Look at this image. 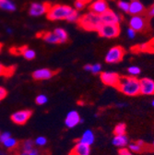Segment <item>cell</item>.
Masks as SVG:
<instances>
[{
    "label": "cell",
    "instance_id": "1",
    "mask_svg": "<svg viewBox=\"0 0 154 155\" xmlns=\"http://www.w3.org/2000/svg\"><path fill=\"white\" fill-rule=\"evenodd\" d=\"M119 91L126 96H137L140 94L139 80L136 77H121L118 86L116 88Z\"/></svg>",
    "mask_w": 154,
    "mask_h": 155
},
{
    "label": "cell",
    "instance_id": "2",
    "mask_svg": "<svg viewBox=\"0 0 154 155\" xmlns=\"http://www.w3.org/2000/svg\"><path fill=\"white\" fill-rule=\"evenodd\" d=\"M77 23L83 30L90 31H97L99 27L103 24L101 21V16L93 12H89L80 16Z\"/></svg>",
    "mask_w": 154,
    "mask_h": 155
},
{
    "label": "cell",
    "instance_id": "3",
    "mask_svg": "<svg viewBox=\"0 0 154 155\" xmlns=\"http://www.w3.org/2000/svg\"><path fill=\"white\" fill-rule=\"evenodd\" d=\"M75 9L69 6L66 5H54L51 6L48 12L46 13V17L50 21H62V19H67V18L72 14Z\"/></svg>",
    "mask_w": 154,
    "mask_h": 155
},
{
    "label": "cell",
    "instance_id": "4",
    "mask_svg": "<svg viewBox=\"0 0 154 155\" xmlns=\"http://www.w3.org/2000/svg\"><path fill=\"white\" fill-rule=\"evenodd\" d=\"M126 51L122 46L112 47L105 55V62L109 64H116L123 60Z\"/></svg>",
    "mask_w": 154,
    "mask_h": 155
},
{
    "label": "cell",
    "instance_id": "5",
    "mask_svg": "<svg viewBox=\"0 0 154 155\" xmlns=\"http://www.w3.org/2000/svg\"><path fill=\"white\" fill-rule=\"evenodd\" d=\"M129 28L136 32H143L149 31V21L143 16H132L129 21Z\"/></svg>",
    "mask_w": 154,
    "mask_h": 155
},
{
    "label": "cell",
    "instance_id": "6",
    "mask_svg": "<svg viewBox=\"0 0 154 155\" xmlns=\"http://www.w3.org/2000/svg\"><path fill=\"white\" fill-rule=\"evenodd\" d=\"M97 32L104 38H115L120 34L119 24H102Z\"/></svg>",
    "mask_w": 154,
    "mask_h": 155
},
{
    "label": "cell",
    "instance_id": "7",
    "mask_svg": "<svg viewBox=\"0 0 154 155\" xmlns=\"http://www.w3.org/2000/svg\"><path fill=\"white\" fill-rule=\"evenodd\" d=\"M101 81L104 85L117 88L120 81V76L115 72H103L101 73Z\"/></svg>",
    "mask_w": 154,
    "mask_h": 155
},
{
    "label": "cell",
    "instance_id": "8",
    "mask_svg": "<svg viewBox=\"0 0 154 155\" xmlns=\"http://www.w3.org/2000/svg\"><path fill=\"white\" fill-rule=\"evenodd\" d=\"M31 114H32L31 110H20L12 114L10 118L13 123L22 126V125H25L29 121Z\"/></svg>",
    "mask_w": 154,
    "mask_h": 155
},
{
    "label": "cell",
    "instance_id": "9",
    "mask_svg": "<svg viewBox=\"0 0 154 155\" xmlns=\"http://www.w3.org/2000/svg\"><path fill=\"white\" fill-rule=\"evenodd\" d=\"M51 8V4L48 2L44 3H32L31 5L29 13L32 17H38V16H42L44 14H46Z\"/></svg>",
    "mask_w": 154,
    "mask_h": 155
},
{
    "label": "cell",
    "instance_id": "10",
    "mask_svg": "<svg viewBox=\"0 0 154 155\" xmlns=\"http://www.w3.org/2000/svg\"><path fill=\"white\" fill-rule=\"evenodd\" d=\"M58 70H52L49 68H40L32 73V79L35 81H46L56 75Z\"/></svg>",
    "mask_w": 154,
    "mask_h": 155
},
{
    "label": "cell",
    "instance_id": "11",
    "mask_svg": "<svg viewBox=\"0 0 154 155\" xmlns=\"http://www.w3.org/2000/svg\"><path fill=\"white\" fill-rule=\"evenodd\" d=\"M101 21L103 24H119L121 21V17L113 10L108 9L101 15Z\"/></svg>",
    "mask_w": 154,
    "mask_h": 155
},
{
    "label": "cell",
    "instance_id": "12",
    "mask_svg": "<svg viewBox=\"0 0 154 155\" xmlns=\"http://www.w3.org/2000/svg\"><path fill=\"white\" fill-rule=\"evenodd\" d=\"M140 94L142 95H154V81L149 78H143L139 80Z\"/></svg>",
    "mask_w": 154,
    "mask_h": 155
},
{
    "label": "cell",
    "instance_id": "13",
    "mask_svg": "<svg viewBox=\"0 0 154 155\" xmlns=\"http://www.w3.org/2000/svg\"><path fill=\"white\" fill-rule=\"evenodd\" d=\"M80 120H81V118H80V114L75 110H71L67 113V114L66 116L65 125L68 128H73L80 123Z\"/></svg>",
    "mask_w": 154,
    "mask_h": 155
},
{
    "label": "cell",
    "instance_id": "14",
    "mask_svg": "<svg viewBox=\"0 0 154 155\" xmlns=\"http://www.w3.org/2000/svg\"><path fill=\"white\" fill-rule=\"evenodd\" d=\"M90 12H93L97 15H102L104 12H106L109 8L106 0H95V1L90 5Z\"/></svg>",
    "mask_w": 154,
    "mask_h": 155
},
{
    "label": "cell",
    "instance_id": "15",
    "mask_svg": "<svg viewBox=\"0 0 154 155\" xmlns=\"http://www.w3.org/2000/svg\"><path fill=\"white\" fill-rule=\"evenodd\" d=\"M68 155H90V146L77 141L76 145L70 150Z\"/></svg>",
    "mask_w": 154,
    "mask_h": 155
},
{
    "label": "cell",
    "instance_id": "16",
    "mask_svg": "<svg viewBox=\"0 0 154 155\" xmlns=\"http://www.w3.org/2000/svg\"><path fill=\"white\" fill-rule=\"evenodd\" d=\"M128 13L132 16H140L146 13V8L139 1H134L129 3V10Z\"/></svg>",
    "mask_w": 154,
    "mask_h": 155
},
{
    "label": "cell",
    "instance_id": "17",
    "mask_svg": "<svg viewBox=\"0 0 154 155\" xmlns=\"http://www.w3.org/2000/svg\"><path fill=\"white\" fill-rule=\"evenodd\" d=\"M149 146L147 145L143 140H137L136 142H132L128 144V150L133 153H141L145 150H149L148 148Z\"/></svg>",
    "mask_w": 154,
    "mask_h": 155
},
{
    "label": "cell",
    "instance_id": "18",
    "mask_svg": "<svg viewBox=\"0 0 154 155\" xmlns=\"http://www.w3.org/2000/svg\"><path fill=\"white\" fill-rule=\"evenodd\" d=\"M37 37L38 38H42L44 41H45L46 43H49V44H54V45L60 44V41H59L58 37H57L54 32L42 31V32L37 34Z\"/></svg>",
    "mask_w": 154,
    "mask_h": 155
},
{
    "label": "cell",
    "instance_id": "19",
    "mask_svg": "<svg viewBox=\"0 0 154 155\" xmlns=\"http://www.w3.org/2000/svg\"><path fill=\"white\" fill-rule=\"evenodd\" d=\"M112 143L115 147L123 149L128 145V138L126 134L125 135H114V137L112 140Z\"/></svg>",
    "mask_w": 154,
    "mask_h": 155
},
{
    "label": "cell",
    "instance_id": "20",
    "mask_svg": "<svg viewBox=\"0 0 154 155\" xmlns=\"http://www.w3.org/2000/svg\"><path fill=\"white\" fill-rule=\"evenodd\" d=\"M94 140H95L94 133L92 132V130L87 129V130L84 131V133L81 136V138L78 140V142H80L82 144L90 146V145H92L94 143Z\"/></svg>",
    "mask_w": 154,
    "mask_h": 155
},
{
    "label": "cell",
    "instance_id": "21",
    "mask_svg": "<svg viewBox=\"0 0 154 155\" xmlns=\"http://www.w3.org/2000/svg\"><path fill=\"white\" fill-rule=\"evenodd\" d=\"M132 51L144 52V53H154V38L150 39L148 43L139 45L136 47L132 48Z\"/></svg>",
    "mask_w": 154,
    "mask_h": 155
},
{
    "label": "cell",
    "instance_id": "22",
    "mask_svg": "<svg viewBox=\"0 0 154 155\" xmlns=\"http://www.w3.org/2000/svg\"><path fill=\"white\" fill-rule=\"evenodd\" d=\"M16 70L15 66H10V67H5L4 65L0 64V76H3L6 78L11 77Z\"/></svg>",
    "mask_w": 154,
    "mask_h": 155
},
{
    "label": "cell",
    "instance_id": "23",
    "mask_svg": "<svg viewBox=\"0 0 154 155\" xmlns=\"http://www.w3.org/2000/svg\"><path fill=\"white\" fill-rule=\"evenodd\" d=\"M0 9L5 11H15L16 6L11 0H0Z\"/></svg>",
    "mask_w": 154,
    "mask_h": 155
},
{
    "label": "cell",
    "instance_id": "24",
    "mask_svg": "<svg viewBox=\"0 0 154 155\" xmlns=\"http://www.w3.org/2000/svg\"><path fill=\"white\" fill-rule=\"evenodd\" d=\"M54 33L58 37L59 41H60V44H64L66 42L68 41V35H67V32L64 30V29H61V28H56L54 31Z\"/></svg>",
    "mask_w": 154,
    "mask_h": 155
},
{
    "label": "cell",
    "instance_id": "25",
    "mask_svg": "<svg viewBox=\"0 0 154 155\" xmlns=\"http://www.w3.org/2000/svg\"><path fill=\"white\" fill-rule=\"evenodd\" d=\"M2 144H3L4 147L7 148L8 150H16V149L18 148V145H20L18 141L16 139L12 138V137L8 138V139L7 140H5Z\"/></svg>",
    "mask_w": 154,
    "mask_h": 155
},
{
    "label": "cell",
    "instance_id": "26",
    "mask_svg": "<svg viewBox=\"0 0 154 155\" xmlns=\"http://www.w3.org/2000/svg\"><path fill=\"white\" fill-rule=\"evenodd\" d=\"M34 141H32L31 140H26L21 144V148L20 151H30L34 149Z\"/></svg>",
    "mask_w": 154,
    "mask_h": 155
},
{
    "label": "cell",
    "instance_id": "27",
    "mask_svg": "<svg viewBox=\"0 0 154 155\" xmlns=\"http://www.w3.org/2000/svg\"><path fill=\"white\" fill-rule=\"evenodd\" d=\"M126 132V126L125 123H118L113 129L114 135H125Z\"/></svg>",
    "mask_w": 154,
    "mask_h": 155
},
{
    "label": "cell",
    "instance_id": "28",
    "mask_svg": "<svg viewBox=\"0 0 154 155\" xmlns=\"http://www.w3.org/2000/svg\"><path fill=\"white\" fill-rule=\"evenodd\" d=\"M22 55L24 56V58H26L27 60H31V59H33V58H35V56H36L35 52L33 50L28 48V47L24 50Z\"/></svg>",
    "mask_w": 154,
    "mask_h": 155
},
{
    "label": "cell",
    "instance_id": "29",
    "mask_svg": "<svg viewBox=\"0 0 154 155\" xmlns=\"http://www.w3.org/2000/svg\"><path fill=\"white\" fill-rule=\"evenodd\" d=\"M16 155H44V153L36 149H32L30 151H18Z\"/></svg>",
    "mask_w": 154,
    "mask_h": 155
},
{
    "label": "cell",
    "instance_id": "30",
    "mask_svg": "<svg viewBox=\"0 0 154 155\" xmlns=\"http://www.w3.org/2000/svg\"><path fill=\"white\" fill-rule=\"evenodd\" d=\"M35 102H36L37 104H39V105H44V104H47L48 98H47V96L44 95V94H40V95H38V96L36 97Z\"/></svg>",
    "mask_w": 154,
    "mask_h": 155
},
{
    "label": "cell",
    "instance_id": "31",
    "mask_svg": "<svg viewBox=\"0 0 154 155\" xmlns=\"http://www.w3.org/2000/svg\"><path fill=\"white\" fill-rule=\"evenodd\" d=\"M140 68L137 66H131L127 68V72L131 77H136L140 73Z\"/></svg>",
    "mask_w": 154,
    "mask_h": 155
},
{
    "label": "cell",
    "instance_id": "32",
    "mask_svg": "<svg viewBox=\"0 0 154 155\" xmlns=\"http://www.w3.org/2000/svg\"><path fill=\"white\" fill-rule=\"evenodd\" d=\"M27 48V46H21V47H12L10 48V53L15 55H22L24 50Z\"/></svg>",
    "mask_w": 154,
    "mask_h": 155
},
{
    "label": "cell",
    "instance_id": "33",
    "mask_svg": "<svg viewBox=\"0 0 154 155\" xmlns=\"http://www.w3.org/2000/svg\"><path fill=\"white\" fill-rule=\"evenodd\" d=\"M46 143H47V140L45 137H43V136L36 138V140H34V144L38 147H44L46 145Z\"/></svg>",
    "mask_w": 154,
    "mask_h": 155
},
{
    "label": "cell",
    "instance_id": "34",
    "mask_svg": "<svg viewBox=\"0 0 154 155\" xmlns=\"http://www.w3.org/2000/svg\"><path fill=\"white\" fill-rule=\"evenodd\" d=\"M80 14H79V12L77 11L76 9L72 12V14L67 18V21H69V22H77L79 21V18H80Z\"/></svg>",
    "mask_w": 154,
    "mask_h": 155
},
{
    "label": "cell",
    "instance_id": "35",
    "mask_svg": "<svg viewBox=\"0 0 154 155\" xmlns=\"http://www.w3.org/2000/svg\"><path fill=\"white\" fill-rule=\"evenodd\" d=\"M117 6L124 12H128V10H129V3H127L126 1H122V0H120V1H118V3H117Z\"/></svg>",
    "mask_w": 154,
    "mask_h": 155
},
{
    "label": "cell",
    "instance_id": "36",
    "mask_svg": "<svg viewBox=\"0 0 154 155\" xmlns=\"http://www.w3.org/2000/svg\"><path fill=\"white\" fill-rule=\"evenodd\" d=\"M102 71V65L101 64H94V65H91V69H90V72L92 74H99L101 73Z\"/></svg>",
    "mask_w": 154,
    "mask_h": 155
},
{
    "label": "cell",
    "instance_id": "37",
    "mask_svg": "<svg viewBox=\"0 0 154 155\" xmlns=\"http://www.w3.org/2000/svg\"><path fill=\"white\" fill-rule=\"evenodd\" d=\"M11 137V135L9 132H4V133H1V135H0V142H4L5 140H7L8 138Z\"/></svg>",
    "mask_w": 154,
    "mask_h": 155
},
{
    "label": "cell",
    "instance_id": "38",
    "mask_svg": "<svg viewBox=\"0 0 154 155\" xmlns=\"http://www.w3.org/2000/svg\"><path fill=\"white\" fill-rule=\"evenodd\" d=\"M75 8H76V10H81V9H83L84 8H85V4L84 3H82V2H80V1H79V0H77V1L75 2Z\"/></svg>",
    "mask_w": 154,
    "mask_h": 155
},
{
    "label": "cell",
    "instance_id": "39",
    "mask_svg": "<svg viewBox=\"0 0 154 155\" xmlns=\"http://www.w3.org/2000/svg\"><path fill=\"white\" fill-rule=\"evenodd\" d=\"M7 95H8V91L4 87H0V101L5 99Z\"/></svg>",
    "mask_w": 154,
    "mask_h": 155
},
{
    "label": "cell",
    "instance_id": "40",
    "mask_svg": "<svg viewBox=\"0 0 154 155\" xmlns=\"http://www.w3.org/2000/svg\"><path fill=\"white\" fill-rule=\"evenodd\" d=\"M118 154L119 155H134L133 152H131L128 149L126 148H123V149H120L119 151H118Z\"/></svg>",
    "mask_w": 154,
    "mask_h": 155
},
{
    "label": "cell",
    "instance_id": "41",
    "mask_svg": "<svg viewBox=\"0 0 154 155\" xmlns=\"http://www.w3.org/2000/svg\"><path fill=\"white\" fill-rule=\"evenodd\" d=\"M148 17H154V3L146 10V13H145Z\"/></svg>",
    "mask_w": 154,
    "mask_h": 155
},
{
    "label": "cell",
    "instance_id": "42",
    "mask_svg": "<svg viewBox=\"0 0 154 155\" xmlns=\"http://www.w3.org/2000/svg\"><path fill=\"white\" fill-rule=\"evenodd\" d=\"M127 35H128V37H129L130 39H133L135 36H136V31H135L134 30H132L131 28H129V29L127 30Z\"/></svg>",
    "mask_w": 154,
    "mask_h": 155
},
{
    "label": "cell",
    "instance_id": "43",
    "mask_svg": "<svg viewBox=\"0 0 154 155\" xmlns=\"http://www.w3.org/2000/svg\"><path fill=\"white\" fill-rule=\"evenodd\" d=\"M79 1H80V2H82V3H84L85 5H87V4H89V3H90L92 0H79Z\"/></svg>",
    "mask_w": 154,
    "mask_h": 155
},
{
    "label": "cell",
    "instance_id": "44",
    "mask_svg": "<svg viewBox=\"0 0 154 155\" xmlns=\"http://www.w3.org/2000/svg\"><path fill=\"white\" fill-rule=\"evenodd\" d=\"M84 69L87 70V71H90V69H91V65H86V66L84 67Z\"/></svg>",
    "mask_w": 154,
    "mask_h": 155
},
{
    "label": "cell",
    "instance_id": "45",
    "mask_svg": "<svg viewBox=\"0 0 154 155\" xmlns=\"http://www.w3.org/2000/svg\"><path fill=\"white\" fill-rule=\"evenodd\" d=\"M2 47H3V44L0 43V52H1V50H2Z\"/></svg>",
    "mask_w": 154,
    "mask_h": 155
},
{
    "label": "cell",
    "instance_id": "46",
    "mask_svg": "<svg viewBox=\"0 0 154 155\" xmlns=\"http://www.w3.org/2000/svg\"><path fill=\"white\" fill-rule=\"evenodd\" d=\"M151 104H152V106L154 107V99L152 100V102H151Z\"/></svg>",
    "mask_w": 154,
    "mask_h": 155
},
{
    "label": "cell",
    "instance_id": "47",
    "mask_svg": "<svg viewBox=\"0 0 154 155\" xmlns=\"http://www.w3.org/2000/svg\"><path fill=\"white\" fill-rule=\"evenodd\" d=\"M8 31L9 33H11V30H10V29H8Z\"/></svg>",
    "mask_w": 154,
    "mask_h": 155
},
{
    "label": "cell",
    "instance_id": "48",
    "mask_svg": "<svg viewBox=\"0 0 154 155\" xmlns=\"http://www.w3.org/2000/svg\"><path fill=\"white\" fill-rule=\"evenodd\" d=\"M134 1H139V0H131V2H134Z\"/></svg>",
    "mask_w": 154,
    "mask_h": 155
},
{
    "label": "cell",
    "instance_id": "49",
    "mask_svg": "<svg viewBox=\"0 0 154 155\" xmlns=\"http://www.w3.org/2000/svg\"><path fill=\"white\" fill-rule=\"evenodd\" d=\"M152 147H153V149H154V141H153V143H152Z\"/></svg>",
    "mask_w": 154,
    "mask_h": 155
},
{
    "label": "cell",
    "instance_id": "50",
    "mask_svg": "<svg viewBox=\"0 0 154 155\" xmlns=\"http://www.w3.org/2000/svg\"><path fill=\"white\" fill-rule=\"evenodd\" d=\"M0 135H1V134H0Z\"/></svg>",
    "mask_w": 154,
    "mask_h": 155
}]
</instances>
